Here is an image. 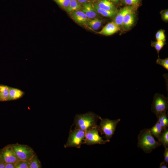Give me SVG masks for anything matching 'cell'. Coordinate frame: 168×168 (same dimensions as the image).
Returning a JSON list of instances; mask_svg holds the SVG:
<instances>
[{
  "mask_svg": "<svg viewBox=\"0 0 168 168\" xmlns=\"http://www.w3.org/2000/svg\"><path fill=\"white\" fill-rule=\"evenodd\" d=\"M100 116L92 112L80 114H76L74 118L73 123L72 126L74 129L86 131L98 126L97 122Z\"/></svg>",
  "mask_w": 168,
  "mask_h": 168,
  "instance_id": "6da1fadb",
  "label": "cell"
},
{
  "mask_svg": "<svg viewBox=\"0 0 168 168\" xmlns=\"http://www.w3.org/2000/svg\"><path fill=\"white\" fill-rule=\"evenodd\" d=\"M138 147L147 153L151 152L161 145L155 140L148 128H145L140 131L138 136Z\"/></svg>",
  "mask_w": 168,
  "mask_h": 168,
  "instance_id": "7a4b0ae2",
  "label": "cell"
},
{
  "mask_svg": "<svg viewBox=\"0 0 168 168\" xmlns=\"http://www.w3.org/2000/svg\"><path fill=\"white\" fill-rule=\"evenodd\" d=\"M99 119L100 120V125L97 127L99 132L101 135L104 134L105 139L110 142L120 119L111 120L107 118L103 119L100 116Z\"/></svg>",
  "mask_w": 168,
  "mask_h": 168,
  "instance_id": "3957f363",
  "label": "cell"
},
{
  "mask_svg": "<svg viewBox=\"0 0 168 168\" xmlns=\"http://www.w3.org/2000/svg\"><path fill=\"white\" fill-rule=\"evenodd\" d=\"M85 131L80 129H71L64 147H75L80 148L82 144H85Z\"/></svg>",
  "mask_w": 168,
  "mask_h": 168,
  "instance_id": "277c9868",
  "label": "cell"
},
{
  "mask_svg": "<svg viewBox=\"0 0 168 168\" xmlns=\"http://www.w3.org/2000/svg\"><path fill=\"white\" fill-rule=\"evenodd\" d=\"M168 108V99L163 95L156 93L151 105V110L157 118L161 113L166 112Z\"/></svg>",
  "mask_w": 168,
  "mask_h": 168,
  "instance_id": "5b68a950",
  "label": "cell"
},
{
  "mask_svg": "<svg viewBox=\"0 0 168 168\" xmlns=\"http://www.w3.org/2000/svg\"><path fill=\"white\" fill-rule=\"evenodd\" d=\"M12 146L19 161H29L35 155L33 149L26 145L16 144Z\"/></svg>",
  "mask_w": 168,
  "mask_h": 168,
  "instance_id": "8992f818",
  "label": "cell"
},
{
  "mask_svg": "<svg viewBox=\"0 0 168 168\" xmlns=\"http://www.w3.org/2000/svg\"><path fill=\"white\" fill-rule=\"evenodd\" d=\"M98 126L85 131V144L88 145L104 144L109 141L103 140L99 134Z\"/></svg>",
  "mask_w": 168,
  "mask_h": 168,
  "instance_id": "52a82bcc",
  "label": "cell"
},
{
  "mask_svg": "<svg viewBox=\"0 0 168 168\" xmlns=\"http://www.w3.org/2000/svg\"><path fill=\"white\" fill-rule=\"evenodd\" d=\"M0 161L5 163L15 164L19 160L14 152L12 146L4 148L0 153Z\"/></svg>",
  "mask_w": 168,
  "mask_h": 168,
  "instance_id": "ba28073f",
  "label": "cell"
},
{
  "mask_svg": "<svg viewBox=\"0 0 168 168\" xmlns=\"http://www.w3.org/2000/svg\"><path fill=\"white\" fill-rule=\"evenodd\" d=\"M138 7L132 5H126L120 9L114 17V21L119 27H122L123 19L128 14L136 12Z\"/></svg>",
  "mask_w": 168,
  "mask_h": 168,
  "instance_id": "9c48e42d",
  "label": "cell"
},
{
  "mask_svg": "<svg viewBox=\"0 0 168 168\" xmlns=\"http://www.w3.org/2000/svg\"><path fill=\"white\" fill-rule=\"evenodd\" d=\"M120 30V27L114 21L107 24L97 34L108 36L112 35Z\"/></svg>",
  "mask_w": 168,
  "mask_h": 168,
  "instance_id": "30bf717a",
  "label": "cell"
},
{
  "mask_svg": "<svg viewBox=\"0 0 168 168\" xmlns=\"http://www.w3.org/2000/svg\"><path fill=\"white\" fill-rule=\"evenodd\" d=\"M70 14L71 18L74 21L81 25L86 26L87 22L90 20L82 10L74 11Z\"/></svg>",
  "mask_w": 168,
  "mask_h": 168,
  "instance_id": "8fae6325",
  "label": "cell"
},
{
  "mask_svg": "<svg viewBox=\"0 0 168 168\" xmlns=\"http://www.w3.org/2000/svg\"><path fill=\"white\" fill-rule=\"evenodd\" d=\"M82 11L89 19H91L99 17V14L96 12L91 2L86 3L82 4Z\"/></svg>",
  "mask_w": 168,
  "mask_h": 168,
  "instance_id": "7c38bea8",
  "label": "cell"
},
{
  "mask_svg": "<svg viewBox=\"0 0 168 168\" xmlns=\"http://www.w3.org/2000/svg\"><path fill=\"white\" fill-rule=\"evenodd\" d=\"M135 12L129 13L124 17L121 27L124 30H129L134 25L135 19Z\"/></svg>",
  "mask_w": 168,
  "mask_h": 168,
  "instance_id": "4fadbf2b",
  "label": "cell"
},
{
  "mask_svg": "<svg viewBox=\"0 0 168 168\" xmlns=\"http://www.w3.org/2000/svg\"><path fill=\"white\" fill-rule=\"evenodd\" d=\"M95 1V3L100 9L106 11L118 10L115 5L109 0H96Z\"/></svg>",
  "mask_w": 168,
  "mask_h": 168,
  "instance_id": "5bb4252c",
  "label": "cell"
},
{
  "mask_svg": "<svg viewBox=\"0 0 168 168\" xmlns=\"http://www.w3.org/2000/svg\"><path fill=\"white\" fill-rule=\"evenodd\" d=\"M93 4L96 12L99 14L105 17L114 18L118 11V10L114 11L105 10L99 8L95 3Z\"/></svg>",
  "mask_w": 168,
  "mask_h": 168,
  "instance_id": "9a60e30c",
  "label": "cell"
},
{
  "mask_svg": "<svg viewBox=\"0 0 168 168\" xmlns=\"http://www.w3.org/2000/svg\"><path fill=\"white\" fill-rule=\"evenodd\" d=\"M103 21L98 18L90 19L87 22L86 26L93 30H96L101 26Z\"/></svg>",
  "mask_w": 168,
  "mask_h": 168,
  "instance_id": "2e32d148",
  "label": "cell"
},
{
  "mask_svg": "<svg viewBox=\"0 0 168 168\" xmlns=\"http://www.w3.org/2000/svg\"><path fill=\"white\" fill-rule=\"evenodd\" d=\"M163 130L161 126L158 121L155 125L150 129L151 134L153 136L156 138L158 140Z\"/></svg>",
  "mask_w": 168,
  "mask_h": 168,
  "instance_id": "e0dca14e",
  "label": "cell"
},
{
  "mask_svg": "<svg viewBox=\"0 0 168 168\" xmlns=\"http://www.w3.org/2000/svg\"><path fill=\"white\" fill-rule=\"evenodd\" d=\"M82 5L77 0H70L69 6L65 10L70 13L74 11L82 9Z\"/></svg>",
  "mask_w": 168,
  "mask_h": 168,
  "instance_id": "ac0fdd59",
  "label": "cell"
},
{
  "mask_svg": "<svg viewBox=\"0 0 168 168\" xmlns=\"http://www.w3.org/2000/svg\"><path fill=\"white\" fill-rule=\"evenodd\" d=\"M157 121L159 122L163 129H164L168 127V119L166 112L161 113L158 116Z\"/></svg>",
  "mask_w": 168,
  "mask_h": 168,
  "instance_id": "d6986e66",
  "label": "cell"
},
{
  "mask_svg": "<svg viewBox=\"0 0 168 168\" xmlns=\"http://www.w3.org/2000/svg\"><path fill=\"white\" fill-rule=\"evenodd\" d=\"M158 142L162 144L164 147H168V129L163 130L158 140Z\"/></svg>",
  "mask_w": 168,
  "mask_h": 168,
  "instance_id": "ffe728a7",
  "label": "cell"
},
{
  "mask_svg": "<svg viewBox=\"0 0 168 168\" xmlns=\"http://www.w3.org/2000/svg\"><path fill=\"white\" fill-rule=\"evenodd\" d=\"M21 91L16 88H9V100H15L21 97L23 94Z\"/></svg>",
  "mask_w": 168,
  "mask_h": 168,
  "instance_id": "44dd1931",
  "label": "cell"
},
{
  "mask_svg": "<svg viewBox=\"0 0 168 168\" xmlns=\"http://www.w3.org/2000/svg\"><path fill=\"white\" fill-rule=\"evenodd\" d=\"M9 100V87L5 86H0V100Z\"/></svg>",
  "mask_w": 168,
  "mask_h": 168,
  "instance_id": "7402d4cb",
  "label": "cell"
},
{
  "mask_svg": "<svg viewBox=\"0 0 168 168\" xmlns=\"http://www.w3.org/2000/svg\"><path fill=\"white\" fill-rule=\"evenodd\" d=\"M41 163L35 154L29 161V168H40Z\"/></svg>",
  "mask_w": 168,
  "mask_h": 168,
  "instance_id": "603a6c76",
  "label": "cell"
},
{
  "mask_svg": "<svg viewBox=\"0 0 168 168\" xmlns=\"http://www.w3.org/2000/svg\"><path fill=\"white\" fill-rule=\"evenodd\" d=\"M166 44L164 41H152L151 46L154 47L156 50L159 57V54L160 50L162 49L164 46Z\"/></svg>",
  "mask_w": 168,
  "mask_h": 168,
  "instance_id": "cb8c5ba5",
  "label": "cell"
},
{
  "mask_svg": "<svg viewBox=\"0 0 168 168\" xmlns=\"http://www.w3.org/2000/svg\"><path fill=\"white\" fill-rule=\"evenodd\" d=\"M141 0H121V4L125 6L132 5L138 7L139 6Z\"/></svg>",
  "mask_w": 168,
  "mask_h": 168,
  "instance_id": "d4e9b609",
  "label": "cell"
},
{
  "mask_svg": "<svg viewBox=\"0 0 168 168\" xmlns=\"http://www.w3.org/2000/svg\"><path fill=\"white\" fill-rule=\"evenodd\" d=\"M156 63L157 64L161 66L163 68L168 70V58L161 59L159 57L156 59Z\"/></svg>",
  "mask_w": 168,
  "mask_h": 168,
  "instance_id": "484cf974",
  "label": "cell"
},
{
  "mask_svg": "<svg viewBox=\"0 0 168 168\" xmlns=\"http://www.w3.org/2000/svg\"><path fill=\"white\" fill-rule=\"evenodd\" d=\"M156 38L157 41L165 42L166 39L165 30L162 29L159 30L156 33Z\"/></svg>",
  "mask_w": 168,
  "mask_h": 168,
  "instance_id": "4316f807",
  "label": "cell"
},
{
  "mask_svg": "<svg viewBox=\"0 0 168 168\" xmlns=\"http://www.w3.org/2000/svg\"><path fill=\"white\" fill-rule=\"evenodd\" d=\"M63 8L66 10L68 7L70 0H54Z\"/></svg>",
  "mask_w": 168,
  "mask_h": 168,
  "instance_id": "83f0119b",
  "label": "cell"
},
{
  "mask_svg": "<svg viewBox=\"0 0 168 168\" xmlns=\"http://www.w3.org/2000/svg\"><path fill=\"white\" fill-rule=\"evenodd\" d=\"M29 161H18L15 164V168H29Z\"/></svg>",
  "mask_w": 168,
  "mask_h": 168,
  "instance_id": "f1b7e54d",
  "label": "cell"
},
{
  "mask_svg": "<svg viewBox=\"0 0 168 168\" xmlns=\"http://www.w3.org/2000/svg\"><path fill=\"white\" fill-rule=\"evenodd\" d=\"M160 13L162 19L164 21H168V9L162 11Z\"/></svg>",
  "mask_w": 168,
  "mask_h": 168,
  "instance_id": "f546056e",
  "label": "cell"
},
{
  "mask_svg": "<svg viewBox=\"0 0 168 168\" xmlns=\"http://www.w3.org/2000/svg\"><path fill=\"white\" fill-rule=\"evenodd\" d=\"M165 150L164 153V162L166 164L168 163V147H165Z\"/></svg>",
  "mask_w": 168,
  "mask_h": 168,
  "instance_id": "4dcf8cb0",
  "label": "cell"
},
{
  "mask_svg": "<svg viewBox=\"0 0 168 168\" xmlns=\"http://www.w3.org/2000/svg\"><path fill=\"white\" fill-rule=\"evenodd\" d=\"M5 168H15V164L13 163H5Z\"/></svg>",
  "mask_w": 168,
  "mask_h": 168,
  "instance_id": "1f68e13d",
  "label": "cell"
},
{
  "mask_svg": "<svg viewBox=\"0 0 168 168\" xmlns=\"http://www.w3.org/2000/svg\"><path fill=\"white\" fill-rule=\"evenodd\" d=\"M110 1L112 2L114 5H120L121 3V0H109Z\"/></svg>",
  "mask_w": 168,
  "mask_h": 168,
  "instance_id": "d6a6232c",
  "label": "cell"
},
{
  "mask_svg": "<svg viewBox=\"0 0 168 168\" xmlns=\"http://www.w3.org/2000/svg\"><path fill=\"white\" fill-rule=\"evenodd\" d=\"M78 2L80 3L81 4H83L87 3V2H91L92 1H94V0H77Z\"/></svg>",
  "mask_w": 168,
  "mask_h": 168,
  "instance_id": "836d02e7",
  "label": "cell"
},
{
  "mask_svg": "<svg viewBox=\"0 0 168 168\" xmlns=\"http://www.w3.org/2000/svg\"><path fill=\"white\" fill-rule=\"evenodd\" d=\"M167 164L164 161L161 162L159 166L160 168H167Z\"/></svg>",
  "mask_w": 168,
  "mask_h": 168,
  "instance_id": "e575fe53",
  "label": "cell"
},
{
  "mask_svg": "<svg viewBox=\"0 0 168 168\" xmlns=\"http://www.w3.org/2000/svg\"><path fill=\"white\" fill-rule=\"evenodd\" d=\"M0 168H5V163L0 161Z\"/></svg>",
  "mask_w": 168,
  "mask_h": 168,
  "instance_id": "d590c367",
  "label": "cell"
}]
</instances>
